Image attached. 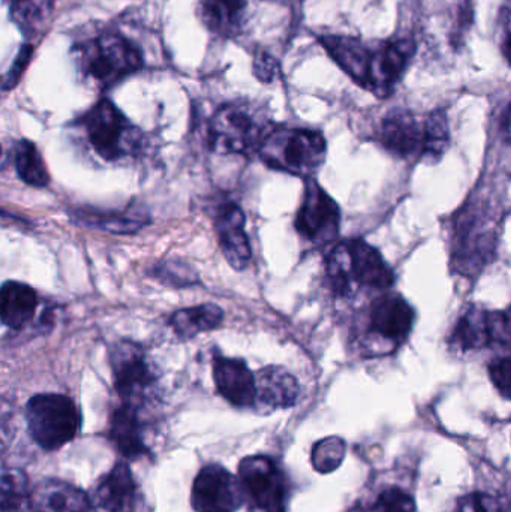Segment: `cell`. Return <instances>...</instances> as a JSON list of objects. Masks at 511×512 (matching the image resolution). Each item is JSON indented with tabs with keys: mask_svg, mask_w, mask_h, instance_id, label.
<instances>
[{
	"mask_svg": "<svg viewBox=\"0 0 511 512\" xmlns=\"http://www.w3.org/2000/svg\"><path fill=\"white\" fill-rule=\"evenodd\" d=\"M216 390L236 408H251L257 400V379L248 364L239 358L213 357Z\"/></svg>",
	"mask_w": 511,
	"mask_h": 512,
	"instance_id": "2e32d148",
	"label": "cell"
},
{
	"mask_svg": "<svg viewBox=\"0 0 511 512\" xmlns=\"http://www.w3.org/2000/svg\"><path fill=\"white\" fill-rule=\"evenodd\" d=\"M254 69L257 77L260 78L261 81H272L276 75V69H278V65H276L273 57H270L267 53H260L255 56L254 60Z\"/></svg>",
	"mask_w": 511,
	"mask_h": 512,
	"instance_id": "d590c367",
	"label": "cell"
},
{
	"mask_svg": "<svg viewBox=\"0 0 511 512\" xmlns=\"http://www.w3.org/2000/svg\"><path fill=\"white\" fill-rule=\"evenodd\" d=\"M0 318L5 327L21 330L35 318L38 309V294L26 283L8 280L2 285Z\"/></svg>",
	"mask_w": 511,
	"mask_h": 512,
	"instance_id": "603a6c76",
	"label": "cell"
},
{
	"mask_svg": "<svg viewBox=\"0 0 511 512\" xmlns=\"http://www.w3.org/2000/svg\"><path fill=\"white\" fill-rule=\"evenodd\" d=\"M138 501V486L126 463H117L96 486L95 502L102 511L135 512Z\"/></svg>",
	"mask_w": 511,
	"mask_h": 512,
	"instance_id": "e0dca14e",
	"label": "cell"
},
{
	"mask_svg": "<svg viewBox=\"0 0 511 512\" xmlns=\"http://www.w3.org/2000/svg\"><path fill=\"white\" fill-rule=\"evenodd\" d=\"M258 155L272 170L311 179L326 161V138L312 129L279 126L269 132Z\"/></svg>",
	"mask_w": 511,
	"mask_h": 512,
	"instance_id": "277c9868",
	"label": "cell"
},
{
	"mask_svg": "<svg viewBox=\"0 0 511 512\" xmlns=\"http://www.w3.org/2000/svg\"><path fill=\"white\" fill-rule=\"evenodd\" d=\"M345 456V442L339 438H327L318 442L312 450V465L318 472L335 471Z\"/></svg>",
	"mask_w": 511,
	"mask_h": 512,
	"instance_id": "f546056e",
	"label": "cell"
},
{
	"mask_svg": "<svg viewBox=\"0 0 511 512\" xmlns=\"http://www.w3.org/2000/svg\"><path fill=\"white\" fill-rule=\"evenodd\" d=\"M330 288L339 297H351L359 289L389 291L395 282L392 268L365 240H345L332 249L326 262Z\"/></svg>",
	"mask_w": 511,
	"mask_h": 512,
	"instance_id": "3957f363",
	"label": "cell"
},
{
	"mask_svg": "<svg viewBox=\"0 0 511 512\" xmlns=\"http://www.w3.org/2000/svg\"><path fill=\"white\" fill-rule=\"evenodd\" d=\"M35 512H90L89 496L59 480H45L32 492V505Z\"/></svg>",
	"mask_w": 511,
	"mask_h": 512,
	"instance_id": "7402d4cb",
	"label": "cell"
},
{
	"mask_svg": "<svg viewBox=\"0 0 511 512\" xmlns=\"http://www.w3.org/2000/svg\"><path fill=\"white\" fill-rule=\"evenodd\" d=\"M3 2L8 3V5H11V3L17 2V0H3Z\"/></svg>",
	"mask_w": 511,
	"mask_h": 512,
	"instance_id": "f35d334b",
	"label": "cell"
},
{
	"mask_svg": "<svg viewBox=\"0 0 511 512\" xmlns=\"http://www.w3.org/2000/svg\"><path fill=\"white\" fill-rule=\"evenodd\" d=\"M416 44L411 39L380 42L372 48L365 89L386 98L395 89L414 57Z\"/></svg>",
	"mask_w": 511,
	"mask_h": 512,
	"instance_id": "4fadbf2b",
	"label": "cell"
},
{
	"mask_svg": "<svg viewBox=\"0 0 511 512\" xmlns=\"http://www.w3.org/2000/svg\"><path fill=\"white\" fill-rule=\"evenodd\" d=\"M80 126L96 155L107 162L134 156L143 140L141 132L110 99L96 102L81 117Z\"/></svg>",
	"mask_w": 511,
	"mask_h": 512,
	"instance_id": "8992f818",
	"label": "cell"
},
{
	"mask_svg": "<svg viewBox=\"0 0 511 512\" xmlns=\"http://www.w3.org/2000/svg\"><path fill=\"white\" fill-rule=\"evenodd\" d=\"M74 222L92 230L108 231L113 234H135L149 224L150 218L137 209H126L123 212L84 209L74 213Z\"/></svg>",
	"mask_w": 511,
	"mask_h": 512,
	"instance_id": "cb8c5ba5",
	"label": "cell"
},
{
	"mask_svg": "<svg viewBox=\"0 0 511 512\" xmlns=\"http://www.w3.org/2000/svg\"><path fill=\"white\" fill-rule=\"evenodd\" d=\"M153 273L159 282L170 286V288H188V286L200 283L197 271L179 259H168V261L161 262L156 265Z\"/></svg>",
	"mask_w": 511,
	"mask_h": 512,
	"instance_id": "f1b7e54d",
	"label": "cell"
},
{
	"mask_svg": "<svg viewBox=\"0 0 511 512\" xmlns=\"http://www.w3.org/2000/svg\"><path fill=\"white\" fill-rule=\"evenodd\" d=\"M32 505V493L26 474L18 469H5L2 475V512H21Z\"/></svg>",
	"mask_w": 511,
	"mask_h": 512,
	"instance_id": "83f0119b",
	"label": "cell"
},
{
	"mask_svg": "<svg viewBox=\"0 0 511 512\" xmlns=\"http://www.w3.org/2000/svg\"><path fill=\"white\" fill-rule=\"evenodd\" d=\"M413 324V307L395 292H384L369 309V328L384 342H404L410 336Z\"/></svg>",
	"mask_w": 511,
	"mask_h": 512,
	"instance_id": "5bb4252c",
	"label": "cell"
},
{
	"mask_svg": "<svg viewBox=\"0 0 511 512\" xmlns=\"http://www.w3.org/2000/svg\"><path fill=\"white\" fill-rule=\"evenodd\" d=\"M33 48L30 45H23L20 53H18L17 59L14 60V65L9 69L6 74L5 80H3V90L12 89L15 84L20 80L21 74L26 69L27 62H29L30 56H32Z\"/></svg>",
	"mask_w": 511,
	"mask_h": 512,
	"instance_id": "e575fe53",
	"label": "cell"
},
{
	"mask_svg": "<svg viewBox=\"0 0 511 512\" xmlns=\"http://www.w3.org/2000/svg\"><path fill=\"white\" fill-rule=\"evenodd\" d=\"M141 409L122 405L114 409L110 417L111 444L123 457L129 460L140 459L149 453L144 441V423L141 420Z\"/></svg>",
	"mask_w": 511,
	"mask_h": 512,
	"instance_id": "ac0fdd59",
	"label": "cell"
},
{
	"mask_svg": "<svg viewBox=\"0 0 511 512\" xmlns=\"http://www.w3.org/2000/svg\"><path fill=\"white\" fill-rule=\"evenodd\" d=\"M243 499L260 512H285L290 486L284 471L267 456L245 457L239 465Z\"/></svg>",
	"mask_w": 511,
	"mask_h": 512,
	"instance_id": "9c48e42d",
	"label": "cell"
},
{
	"mask_svg": "<svg viewBox=\"0 0 511 512\" xmlns=\"http://www.w3.org/2000/svg\"><path fill=\"white\" fill-rule=\"evenodd\" d=\"M114 388L125 405L141 409L155 394L158 375L146 352L131 340H120L111 348Z\"/></svg>",
	"mask_w": 511,
	"mask_h": 512,
	"instance_id": "ba28073f",
	"label": "cell"
},
{
	"mask_svg": "<svg viewBox=\"0 0 511 512\" xmlns=\"http://www.w3.org/2000/svg\"><path fill=\"white\" fill-rule=\"evenodd\" d=\"M320 42L342 71L347 72L360 86H366L372 48L359 39L344 35L321 36Z\"/></svg>",
	"mask_w": 511,
	"mask_h": 512,
	"instance_id": "44dd1931",
	"label": "cell"
},
{
	"mask_svg": "<svg viewBox=\"0 0 511 512\" xmlns=\"http://www.w3.org/2000/svg\"><path fill=\"white\" fill-rule=\"evenodd\" d=\"M224 321V310L207 303L189 309L177 310L170 318V325L182 340L194 339L204 331L216 330Z\"/></svg>",
	"mask_w": 511,
	"mask_h": 512,
	"instance_id": "d4e9b609",
	"label": "cell"
},
{
	"mask_svg": "<svg viewBox=\"0 0 511 512\" xmlns=\"http://www.w3.org/2000/svg\"><path fill=\"white\" fill-rule=\"evenodd\" d=\"M503 131L506 134L507 140L511 143V104L507 108L506 113L503 117Z\"/></svg>",
	"mask_w": 511,
	"mask_h": 512,
	"instance_id": "8d00e7d4",
	"label": "cell"
},
{
	"mask_svg": "<svg viewBox=\"0 0 511 512\" xmlns=\"http://www.w3.org/2000/svg\"><path fill=\"white\" fill-rule=\"evenodd\" d=\"M498 27H500L501 50L511 65V0H504L501 5Z\"/></svg>",
	"mask_w": 511,
	"mask_h": 512,
	"instance_id": "836d02e7",
	"label": "cell"
},
{
	"mask_svg": "<svg viewBox=\"0 0 511 512\" xmlns=\"http://www.w3.org/2000/svg\"><path fill=\"white\" fill-rule=\"evenodd\" d=\"M72 59L84 80L98 89H111L144 66L141 48L122 33L101 32L77 42Z\"/></svg>",
	"mask_w": 511,
	"mask_h": 512,
	"instance_id": "6da1fadb",
	"label": "cell"
},
{
	"mask_svg": "<svg viewBox=\"0 0 511 512\" xmlns=\"http://www.w3.org/2000/svg\"><path fill=\"white\" fill-rule=\"evenodd\" d=\"M272 2H278V3H290L291 0H272Z\"/></svg>",
	"mask_w": 511,
	"mask_h": 512,
	"instance_id": "74e56055",
	"label": "cell"
},
{
	"mask_svg": "<svg viewBox=\"0 0 511 512\" xmlns=\"http://www.w3.org/2000/svg\"><path fill=\"white\" fill-rule=\"evenodd\" d=\"M239 478L221 465L201 469L192 486V508L195 512H236L243 504Z\"/></svg>",
	"mask_w": 511,
	"mask_h": 512,
	"instance_id": "7c38bea8",
	"label": "cell"
},
{
	"mask_svg": "<svg viewBox=\"0 0 511 512\" xmlns=\"http://www.w3.org/2000/svg\"><path fill=\"white\" fill-rule=\"evenodd\" d=\"M51 0H17L9 5L12 21L27 38H35L50 21Z\"/></svg>",
	"mask_w": 511,
	"mask_h": 512,
	"instance_id": "4316f807",
	"label": "cell"
},
{
	"mask_svg": "<svg viewBox=\"0 0 511 512\" xmlns=\"http://www.w3.org/2000/svg\"><path fill=\"white\" fill-rule=\"evenodd\" d=\"M341 209L336 201L318 185L306 179L302 206L296 218V230L303 239L317 246L329 245L338 237Z\"/></svg>",
	"mask_w": 511,
	"mask_h": 512,
	"instance_id": "30bf717a",
	"label": "cell"
},
{
	"mask_svg": "<svg viewBox=\"0 0 511 512\" xmlns=\"http://www.w3.org/2000/svg\"><path fill=\"white\" fill-rule=\"evenodd\" d=\"M489 375H491L495 388L506 399L511 400V355L495 358L489 366Z\"/></svg>",
	"mask_w": 511,
	"mask_h": 512,
	"instance_id": "d6a6232c",
	"label": "cell"
},
{
	"mask_svg": "<svg viewBox=\"0 0 511 512\" xmlns=\"http://www.w3.org/2000/svg\"><path fill=\"white\" fill-rule=\"evenodd\" d=\"M26 423L38 447L57 451L77 436L81 415L74 400L63 394H36L27 403Z\"/></svg>",
	"mask_w": 511,
	"mask_h": 512,
	"instance_id": "52a82bcc",
	"label": "cell"
},
{
	"mask_svg": "<svg viewBox=\"0 0 511 512\" xmlns=\"http://www.w3.org/2000/svg\"><path fill=\"white\" fill-rule=\"evenodd\" d=\"M245 225V213L236 203L228 201L216 210L215 230L219 246L228 264L237 271L245 270L252 258L251 242Z\"/></svg>",
	"mask_w": 511,
	"mask_h": 512,
	"instance_id": "9a60e30c",
	"label": "cell"
},
{
	"mask_svg": "<svg viewBox=\"0 0 511 512\" xmlns=\"http://www.w3.org/2000/svg\"><path fill=\"white\" fill-rule=\"evenodd\" d=\"M14 167L18 177L32 188L42 189L50 183V174L38 147L29 140H20L14 147Z\"/></svg>",
	"mask_w": 511,
	"mask_h": 512,
	"instance_id": "484cf974",
	"label": "cell"
},
{
	"mask_svg": "<svg viewBox=\"0 0 511 512\" xmlns=\"http://www.w3.org/2000/svg\"><path fill=\"white\" fill-rule=\"evenodd\" d=\"M257 379V400L255 405L266 411L293 408L299 399L300 385L287 370L278 366L261 369Z\"/></svg>",
	"mask_w": 511,
	"mask_h": 512,
	"instance_id": "d6986e66",
	"label": "cell"
},
{
	"mask_svg": "<svg viewBox=\"0 0 511 512\" xmlns=\"http://www.w3.org/2000/svg\"><path fill=\"white\" fill-rule=\"evenodd\" d=\"M453 343L462 351L511 346V318L509 313L471 306L459 318L452 336Z\"/></svg>",
	"mask_w": 511,
	"mask_h": 512,
	"instance_id": "8fae6325",
	"label": "cell"
},
{
	"mask_svg": "<svg viewBox=\"0 0 511 512\" xmlns=\"http://www.w3.org/2000/svg\"><path fill=\"white\" fill-rule=\"evenodd\" d=\"M368 512H416L413 498L399 489L384 490Z\"/></svg>",
	"mask_w": 511,
	"mask_h": 512,
	"instance_id": "4dcf8cb0",
	"label": "cell"
},
{
	"mask_svg": "<svg viewBox=\"0 0 511 512\" xmlns=\"http://www.w3.org/2000/svg\"><path fill=\"white\" fill-rule=\"evenodd\" d=\"M272 128L266 117L251 104L231 102L222 105L209 125V144L222 155L249 156L260 150Z\"/></svg>",
	"mask_w": 511,
	"mask_h": 512,
	"instance_id": "5b68a950",
	"label": "cell"
},
{
	"mask_svg": "<svg viewBox=\"0 0 511 512\" xmlns=\"http://www.w3.org/2000/svg\"><path fill=\"white\" fill-rule=\"evenodd\" d=\"M455 512H506L503 504L495 496L486 493H473L458 502Z\"/></svg>",
	"mask_w": 511,
	"mask_h": 512,
	"instance_id": "1f68e13d",
	"label": "cell"
},
{
	"mask_svg": "<svg viewBox=\"0 0 511 512\" xmlns=\"http://www.w3.org/2000/svg\"><path fill=\"white\" fill-rule=\"evenodd\" d=\"M380 143L398 158L438 161L449 147V122L441 111L422 117L407 110L390 111L381 122Z\"/></svg>",
	"mask_w": 511,
	"mask_h": 512,
	"instance_id": "7a4b0ae2",
	"label": "cell"
},
{
	"mask_svg": "<svg viewBox=\"0 0 511 512\" xmlns=\"http://www.w3.org/2000/svg\"><path fill=\"white\" fill-rule=\"evenodd\" d=\"M198 17L207 30L219 38L242 33L248 18L246 0H198Z\"/></svg>",
	"mask_w": 511,
	"mask_h": 512,
	"instance_id": "ffe728a7",
	"label": "cell"
}]
</instances>
